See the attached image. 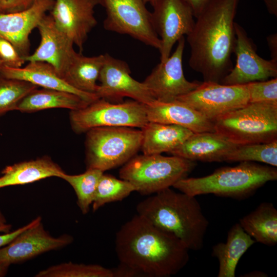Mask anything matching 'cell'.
<instances>
[{"label": "cell", "instance_id": "f1b7e54d", "mask_svg": "<svg viewBox=\"0 0 277 277\" xmlns=\"http://www.w3.org/2000/svg\"><path fill=\"white\" fill-rule=\"evenodd\" d=\"M133 191H136L135 187L129 182L103 173L94 193L92 203L93 211L107 203L122 201Z\"/></svg>", "mask_w": 277, "mask_h": 277}, {"label": "cell", "instance_id": "ac0fdd59", "mask_svg": "<svg viewBox=\"0 0 277 277\" xmlns=\"http://www.w3.org/2000/svg\"><path fill=\"white\" fill-rule=\"evenodd\" d=\"M41 42L35 51L24 57L25 62H42L51 65L60 76L75 52L73 43L56 26L52 16L46 14L37 26Z\"/></svg>", "mask_w": 277, "mask_h": 277}, {"label": "cell", "instance_id": "d4e9b609", "mask_svg": "<svg viewBox=\"0 0 277 277\" xmlns=\"http://www.w3.org/2000/svg\"><path fill=\"white\" fill-rule=\"evenodd\" d=\"M255 242L239 223L232 226L226 243H219L212 247V255L219 262L217 277H234L239 260Z\"/></svg>", "mask_w": 277, "mask_h": 277}, {"label": "cell", "instance_id": "ee69618b", "mask_svg": "<svg viewBox=\"0 0 277 277\" xmlns=\"http://www.w3.org/2000/svg\"><path fill=\"white\" fill-rule=\"evenodd\" d=\"M145 3L146 4L147 3H150L151 0H144Z\"/></svg>", "mask_w": 277, "mask_h": 277}, {"label": "cell", "instance_id": "ba28073f", "mask_svg": "<svg viewBox=\"0 0 277 277\" xmlns=\"http://www.w3.org/2000/svg\"><path fill=\"white\" fill-rule=\"evenodd\" d=\"M69 120L76 133L100 127H129L141 129L148 122L145 104L128 101L113 103L98 98L82 109L71 110Z\"/></svg>", "mask_w": 277, "mask_h": 277}, {"label": "cell", "instance_id": "60d3db41", "mask_svg": "<svg viewBox=\"0 0 277 277\" xmlns=\"http://www.w3.org/2000/svg\"><path fill=\"white\" fill-rule=\"evenodd\" d=\"M11 225L10 224H5L0 225V232L6 233L10 231Z\"/></svg>", "mask_w": 277, "mask_h": 277}, {"label": "cell", "instance_id": "d6a6232c", "mask_svg": "<svg viewBox=\"0 0 277 277\" xmlns=\"http://www.w3.org/2000/svg\"><path fill=\"white\" fill-rule=\"evenodd\" d=\"M249 103L277 105V77L247 84Z\"/></svg>", "mask_w": 277, "mask_h": 277}, {"label": "cell", "instance_id": "f546056e", "mask_svg": "<svg viewBox=\"0 0 277 277\" xmlns=\"http://www.w3.org/2000/svg\"><path fill=\"white\" fill-rule=\"evenodd\" d=\"M225 161L261 162L277 166V140L269 143L237 145Z\"/></svg>", "mask_w": 277, "mask_h": 277}, {"label": "cell", "instance_id": "7bdbcfd3", "mask_svg": "<svg viewBox=\"0 0 277 277\" xmlns=\"http://www.w3.org/2000/svg\"><path fill=\"white\" fill-rule=\"evenodd\" d=\"M157 0H151L150 1V4L152 6H153L154 5V4H155V3L156 2Z\"/></svg>", "mask_w": 277, "mask_h": 277}, {"label": "cell", "instance_id": "e575fe53", "mask_svg": "<svg viewBox=\"0 0 277 277\" xmlns=\"http://www.w3.org/2000/svg\"><path fill=\"white\" fill-rule=\"evenodd\" d=\"M40 0H0V13H11L26 10Z\"/></svg>", "mask_w": 277, "mask_h": 277}, {"label": "cell", "instance_id": "8fae6325", "mask_svg": "<svg viewBox=\"0 0 277 277\" xmlns=\"http://www.w3.org/2000/svg\"><path fill=\"white\" fill-rule=\"evenodd\" d=\"M173 53L160 62L143 82L154 98L162 102H172L196 88L201 83L190 82L185 77L182 60L185 46L184 36L177 42Z\"/></svg>", "mask_w": 277, "mask_h": 277}, {"label": "cell", "instance_id": "8d00e7d4", "mask_svg": "<svg viewBox=\"0 0 277 277\" xmlns=\"http://www.w3.org/2000/svg\"><path fill=\"white\" fill-rule=\"evenodd\" d=\"M192 10L196 18L203 10L213 0H183Z\"/></svg>", "mask_w": 277, "mask_h": 277}, {"label": "cell", "instance_id": "4fadbf2b", "mask_svg": "<svg viewBox=\"0 0 277 277\" xmlns=\"http://www.w3.org/2000/svg\"><path fill=\"white\" fill-rule=\"evenodd\" d=\"M234 28L236 44L234 53L236 63L220 84L245 85L277 77V62L260 56L256 52V45L243 27L235 22Z\"/></svg>", "mask_w": 277, "mask_h": 277}, {"label": "cell", "instance_id": "836d02e7", "mask_svg": "<svg viewBox=\"0 0 277 277\" xmlns=\"http://www.w3.org/2000/svg\"><path fill=\"white\" fill-rule=\"evenodd\" d=\"M25 62L15 47L0 36V65L16 68L22 67Z\"/></svg>", "mask_w": 277, "mask_h": 277}, {"label": "cell", "instance_id": "4316f807", "mask_svg": "<svg viewBox=\"0 0 277 277\" xmlns=\"http://www.w3.org/2000/svg\"><path fill=\"white\" fill-rule=\"evenodd\" d=\"M239 223L255 242L268 246L277 243V210L272 203H262Z\"/></svg>", "mask_w": 277, "mask_h": 277}, {"label": "cell", "instance_id": "1f68e13d", "mask_svg": "<svg viewBox=\"0 0 277 277\" xmlns=\"http://www.w3.org/2000/svg\"><path fill=\"white\" fill-rule=\"evenodd\" d=\"M37 88L28 82L8 78L0 73V116L16 110L19 102Z\"/></svg>", "mask_w": 277, "mask_h": 277}, {"label": "cell", "instance_id": "ffe728a7", "mask_svg": "<svg viewBox=\"0 0 277 277\" xmlns=\"http://www.w3.org/2000/svg\"><path fill=\"white\" fill-rule=\"evenodd\" d=\"M236 146L215 131L193 133L169 153L192 161L222 162Z\"/></svg>", "mask_w": 277, "mask_h": 277}, {"label": "cell", "instance_id": "ab89813d", "mask_svg": "<svg viewBox=\"0 0 277 277\" xmlns=\"http://www.w3.org/2000/svg\"><path fill=\"white\" fill-rule=\"evenodd\" d=\"M10 265L8 263L0 262V277L6 274Z\"/></svg>", "mask_w": 277, "mask_h": 277}, {"label": "cell", "instance_id": "7a4b0ae2", "mask_svg": "<svg viewBox=\"0 0 277 277\" xmlns=\"http://www.w3.org/2000/svg\"><path fill=\"white\" fill-rule=\"evenodd\" d=\"M239 0H213L196 17L187 35L190 67L204 82L220 83L232 70L236 44L234 18Z\"/></svg>", "mask_w": 277, "mask_h": 277}, {"label": "cell", "instance_id": "30bf717a", "mask_svg": "<svg viewBox=\"0 0 277 277\" xmlns=\"http://www.w3.org/2000/svg\"><path fill=\"white\" fill-rule=\"evenodd\" d=\"M213 122L220 116L241 108L249 103L247 84L227 85L213 82H201L194 90L177 97Z\"/></svg>", "mask_w": 277, "mask_h": 277}, {"label": "cell", "instance_id": "e0dca14e", "mask_svg": "<svg viewBox=\"0 0 277 277\" xmlns=\"http://www.w3.org/2000/svg\"><path fill=\"white\" fill-rule=\"evenodd\" d=\"M55 0H40L29 8L15 12L0 13V36L9 41L24 57L29 55V36Z\"/></svg>", "mask_w": 277, "mask_h": 277}, {"label": "cell", "instance_id": "277c9868", "mask_svg": "<svg viewBox=\"0 0 277 277\" xmlns=\"http://www.w3.org/2000/svg\"><path fill=\"white\" fill-rule=\"evenodd\" d=\"M276 180L275 167L241 162L235 166L217 169L205 176L183 178L172 187L194 196L213 194L242 200L250 196L267 182Z\"/></svg>", "mask_w": 277, "mask_h": 277}, {"label": "cell", "instance_id": "b9f144b4", "mask_svg": "<svg viewBox=\"0 0 277 277\" xmlns=\"http://www.w3.org/2000/svg\"><path fill=\"white\" fill-rule=\"evenodd\" d=\"M6 223H7V221L5 216L0 211V225L5 224H6Z\"/></svg>", "mask_w": 277, "mask_h": 277}, {"label": "cell", "instance_id": "5b68a950", "mask_svg": "<svg viewBox=\"0 0 277 277\" xmlns=\"http://www.w3.org/2000/svg\"><path fill=\"white\" fill-rule=\"evenodd\" d=\"M214 131L237 145L277 140V105L248 103L213 122Z\"/></svg>", "mask_w": 277, "mask_h": 277}, {"label": "cell", "instance_id": "9c48e42d", "mask_svg": "<svg viewBox=\"0 0 277 277\" xmlns=\"http://www.w3.org/2000/svg\"><path fill=\"white\" fill-rule=\"evenodd\" d=\"M145 4L144 0H100L106 12L104 29L128 35L159 50L161 41L154 28L151 12Z\"/></svg>", "mask_w": 277, "mask_h": 277}, {"label": "cell", "instance_id": "7402d4cb", "mask_svg": "<svg viewBox=\"0 0 277 277\" xmlns=\"http://www.w3.org/2000/svg\"><path fill=\"white\" fill-rule=\"evenodd\" d=\"M65 172L50 157L45 155L7 166L1 171L0 189L23 185L47 177H60Z\"/></svg>", "mask_w": 277, "mask_h": 277}, {"label": "cell", "instance_id": "6da1fadb", "mask_svg": "<svg viewBox=\"0 0 277 277\" xmlns=\"http://www.w3.org/2000/svg\"><path fill=\"white\" fill-rule=\"evenodd\" d=\"M115 252L129 277H168L187 264L189 249L175 236L137 214L116 234Z\"/></svg>", "mask_w": 277, "mask_h": 277}, {"label": "cell", "instance_id": "44dd1931", "mask_svg": "<svg viewBox=\"0 0 277 277\" xmlns=\"http://www.w3.org/2000/svg\"><path fill=\"white\" fill-rule=\"evenodd\" d=\"M0 73L11 78L24 80L37 86L69 92L91 103L98 98L95 93L82 92L67 83L49 64L42 62H30L24 67L12 68L0 65Z\"/></svg>", "mask_w": 277, "mask_h": 277}, {"label": "cell", "instance_id": "52a82bcc", "mask_svg": "<svg viewBox=\"0 0 277 277\" xmlns=\"http://www.w3.org/2000/svg\"><path fill=\"white\" fill-rule=\"evenodd\" d=\"M86 168L104 171L124 165L141 149V129L129 127H100L86 132Z\"/></svg>", "mask_w": 277, "mask_h": 277}, {"label": "cell", "instance_id": "603a6c76", "mask_svg": "<svg viewBox=\"0 0 277 277\" xmlns=\"http://www.w3.org/2000/svg\"><path fill=\"white\" fill-rule=\"evenodd\" d=\"M143 134L141 149L145 154L170 153L193 132L184 127L148 122L141 128Z\"/></svg>", "mask_w": 277, "mask_h": 277}, {"label": "cell", "instance_id": "74e56055", "mask_svg": "<svg viewBox=\"0 0 277 277\" xmlns=\"http://www.w3.org/2000/svg\"><path fill=\"white\" fill-rule=\"evenodd\" d=\"M271 60L277 62V34L269 35L266 38Z\"/></svg>", "mask_w": 277, "mask_h": 277}, {"label": "cell", "instance_id": "2e32d148", "mask_svg": "<svg viewBox=\"0 0 277 277\" xmlns=\"http://www.w3.org/2000/svg\"><path fill=\"white\" fill-rule=\"evenodd\" d=\"M73 240L72 236L67 234L56 238L51 236L41 221L0 248V262L10 265L24 262L46 252L66 246Z\"/></svg>", "mask_w": 277, "mask_h": 277}, {"label": "cell", "instance_id": "484cf974", "mask_svg": "<svg viewBox=\"0 0 277 277\" xmlns=\"http://www.w3.org/2000/svg\"><path fill=\"white\" fill-rule=\"evenodd\" d=\"M90 103L78 95L69 92L37 88L29 93L19 102L16 110L27 113L52 108L75 110L84 108Z\"/></svg>", "mask_w": 277, "mask_h": 277}, {"label": "cell", "instance_id": "8992f818", "mask_svg": "<svg viewBox=\"0 0 277 277\" xmlns=\"http://www.w3.org/2000/svg\"><path fill=\"white\" fill-rule=\"evenodd\" d=\"M194 161L161 154L135 155L120 169L121 179L131 183L142 195L154 194L172 187L193 169Z\"/></svg>", "mask_w": 277, "mask_h": 277}, {"label": "cell", "instance_id": "f35d334b", "mask_svg": "<svg viewBox=\"0 0 277 277\" xmlns=\"http://www.w3.org/2000/svg\"><path fill=\"white\" fill-rule=\"evenodd\" d=\"M269 14L277 16V0H263Z\"/></svg>", "mask_w": 277, "mask_h": 277}, {"label": "cell", "instance_id": "83f0119b", "mask_svg": "<svg viewBox=\"0 0 277 277\" xmlns=\"http://www.w3.org/2000/svg\"><path fill=\"white\" fill-rule=\"evenodd\" d=\"M103 173L97 169H87L84 173L76 175L64 172L60 177L73 188L77 197V204L84 214L89 211L97 183Z\"/></svg>", "mask_w": 277, "mask_h": 277}, {"label": "cell", "instance_id": "5bb4252c", "mask_svg": "<svg viewBox=\"0 0 277 277\" xmlns=\"http://www.w3.org/2000/svg\"><path fill=\"white\" fill-rule=\"evenodd\" d=\"M105 55L98 79L100 84L95 92L100 98L121 101L129 97L144 104L155 100L143 82L131 76V70L126 62L107 53Z\"/></svg>", "mask_w": 277, "mask_h": 277}, {"label": "cell", "instance_id": "3957f363", "mask_svg": "<svg viewBox=\"0 0 277 277\" xmlns=\"http://www.w3.org/2000/svg\"><path fill=\"white\" fill-rule=\"evenodd\" d=\"M137 214L177 238L189 250L203 246L209 225L195 196L166 188L140 202Z\"/></svg>", "mask_w": 277, "mask_h": 277}, {"label": "cell", "instance_id": "d590c367", "mask_svg": "<svg viewBox=\"0 0 277 277\" xmlns=\"http://www.w3.org/2000/svg\"><path fill=\"white\" fill-rule=\"evenodd\" d=\"M42 221V218L38 216L27 225L22 226L13 231H9L4 234H0V248H2L13 240L18 235L28 228Z\"/></svg>", "mask_w": 277, "mask_h": 277}, {"label": "cell", "instance_id": "4dcf8cb0", "mask_svg": "<svg viewBox=\"0 0 277 277\" xmlns=\"http://www.w3.org/2000/svg\"><path fill=\"white\" fill-rule=\"evenodd\" d=\"M35 277H114L113 269L96 264L63 263L39 271Z\"/></svg>", "mask_w": 277, "mask_h": 277}, {"label": "cell", "instance_id": "d6986e66", "mask_svg": "<svg viewBox=\"0 0 277 277\" xmlns=\"http://www.w3.org/2000/svg\"><path fill=\"white\" fill-rule=\"evenodd\" d=\"M145 107L148 122L179 125L193 133L214 132L212 122L181 101L162 102L154 100L145 104Z\"/></svg>", "mask_w": 277, "mask_h": 277}, {"label": "cell", "instance_id": "cb8c5ba5", "mask_svg": "<svg viewBox=\"0 0 277 277\" xmlns=\"http://www.w3.org/2000/svg\"><path fill=\"white\" fill-rule=\"evenodd\" d=\"M105 54L85 56L75 52L60 74L69 85L82 92L95 93L96 81L105 62Z\"/></svg>", "mask_w": 277, "mask_h": 277}, {"label": "cell", "instance_id": "9a60e30c", "mask_svg": "<svg viewBox=\"0 0 277 277\" xmlns=\"http://www.w3.org/2000/svg\"><path fill=\"white\" fill-rule=\"evenodd\" d=\"M100 0H55L50 10L57 28L82 52L88 34L97 22L94 9Z\"/></svg>", "mask_w": 277, "mask_h": 277}, {"label": "cell", "instance_id": "7c38bea8", "mask_svg": "<svg viewBox=\"0 0 277 277\" xmlns=\"http://www.w3.org/2000/svg\"><path fill=\"white\" fill-rule=\"evenodd\" d=\"M151 12L155 32L161 41L160 62L171 55L174 45L192 31L195 21L190 7L183 0H157Z\"/></svg>", "mask_w": 277, "mask_h": 277}]
</instances>
